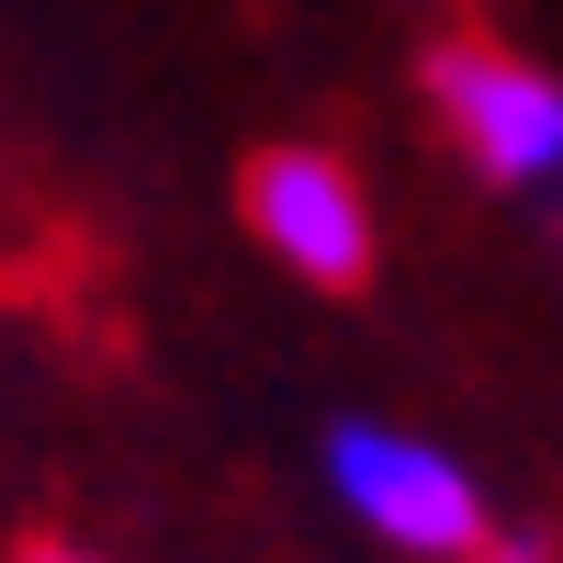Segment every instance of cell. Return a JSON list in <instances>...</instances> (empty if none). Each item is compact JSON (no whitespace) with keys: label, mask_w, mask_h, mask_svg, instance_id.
<instances>
[{"label":"cell","mask_w":563,"mask_h":563,"mask_svg":"<svg viewBox=\"0 0 563 563\" xmlns=\"http://www.w3.org/2000/svg\"><path fill=\"white\" fill-rule=\"evenodd\" d=\"M316 485L395 563H485V541H496V507L474 485V462L440 451L429 429H406V417H339L316 440Z\"/></svg>","instance_id":"6da1fadb"},{"label":"cell","mask_w":563,"mask_h":563,"mask_svg":"<svg viewBox=\"0 0 563 563\" xmlns=\"http://www.w3.org/2000/svg\"><path fill=\"white\" fill-rule=\"evenodd\" d=\"M429 113L451 135V158L507 203L563 192V79L507 45H440L429 57Z\"/></svg>","instance_id":"7a4b0ae2"},{"label":"cell","mask_w":563,"mask_h":563,"mask_svg":"<svg viewBox=\"0 0 563 563\" xmlns=\"http://www.w3.org/2000/svg\"><path fill=\"white\" fill-rule=\"evenodd\" d=\"M238 214H249V238L294 282H316V294H350V282L372 271V249H384L361 169L327 158V147H260L249 180H238Z\"/></svg>","instance_id":"3957f363"},{"label":"cell","mask_w":563,"mask_h":563,"mask_svg":"<svg viewBox=\"0 0 563 563\" xmlns=\"http://www.w3.org/2000/svg\"><path fill=\"white\" fill-rule=\"evenodd\" d=\"M485 563H563V552H552V541H519V530H496V541H485Z\"/></svg>","instance_id":"277c9868"},{"label":"cell","mask_w":563,"mask_h":563,"mask_svg":"<svg viewBox=\"0 0 563 563\" xmlns=\"http://www.w3.org/2000/svg\"><path fill=\"white\" fill-rule=\"evenodd\" d=\"M12 563H102V552H68V541H34V552H12Z\"/></svg>","instance_id":"5b68a950"}]
</instances>
